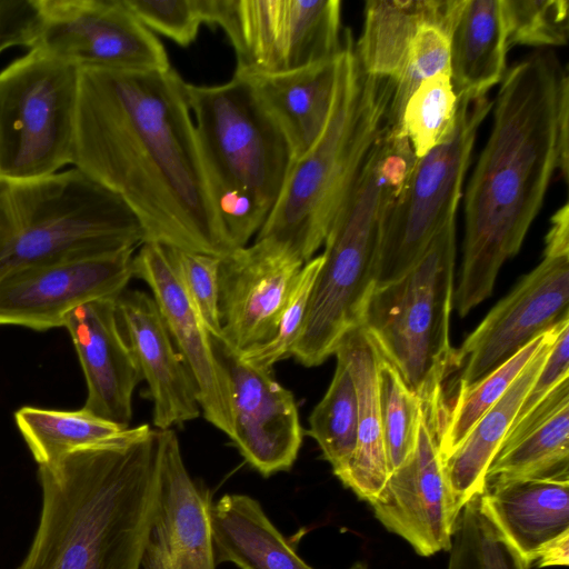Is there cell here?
Masks as SVG:
<instances>
[{"label":"cell","mask_w":569,"mask_h":569,"mask_svg":"<svg viewBox=\"0 0 569 569\" xmlns=\"http://www.w3.org/2000/svg\"><path fill=\"white\" fill-rule=\"evenodd\" d=\"M74 168L119 196L146 241L232 251L210 194L187 82L171 67L79 69Z\"/></svg>","instance_id":"obj_1"},{"label":"cell","mask_w":569,"mask_h":569,"mask_svg":"<svg viewBox=\"0 0 569 569\" xmlns=\"http://www.w3.org/2000/svg\"><path fill=\"white\" fill-rule=\"evenodd\" d=\"M493 121L465 193V238L453 307L460 317L491 296L520 250L553 173L568 182L569 78L552 51L505 73Z\"/></svg>","instance_id":"obj_2"},{"label":"cell","mask_w":569,"mask_h":569,"mask_svg":"<svg viewBox=\"0 0 569 569\" xmlns=\"http://www.w3.org/2000/svg\"><path fill=\"white\" fill-rule=\"evenodd\" d=\"M161 447V430L141 425L39 466V526L18 569H141Z\"/></svg>","instance_id":"obj_3"},{"label":"cell","mask_w":569,"mask_h":569,"mask_svg":"<svg viewBox=\"0 0 569 569\" xmlns=\"http://www.w3.org/2000/svg\"><path fill=\"white\" fill-rule=\"evenodd\" d=\"M395 86L363 69L352 33L345 30L327 127L293 162L256 239L279 244L303 263L313 258L388 123Z\"/></svg>","instance_id":"obj_4"},{"label":"cell","mask_w":569,"mask_h":569,"mask_svg":"<svg viewBox=\"0 0 569 569\" xmlns=\"http://www.w3.org/2000/svg\"><path fill=\"white\" fill-rule=\"evenodd\" d=\"M406 136L385 128L325 239L300 335L291 357L316 367L362 325L376 288L382 223L416 162Z\"/></svg>","instance_id":"obj_5"},{"label":"cell","mask_w":569,"mask_h":569,"mask_svg":"<svg viewBox=\"0 0 569 569\" xmlns=\"http://www.w3.org/2000/svg\"><path fill=\"white\" fill-rule=\"evenodd\" d=\"M186 88L219 221L231 250L246 247L279 199L291 149L248 78Z\"/></svg>","instance_id":"obj_6"},{"label":"cell","mask_w":569,"mask_h":569,"mask_svg":"<svg viewBox=\"0 0 569 569\" xmlns=\"http://www.w3.org/2000/svg\"><path fill=\"white\" fill-rule=\"evenodd\" d=\"M144 241L128 204L77 168L32 180L0 178V279L23 267Z\"/></svg>","instance_id":"obj_7"},{"label":"cell","mask_w":569,"mask_h":569,"mask_svg":"<svg viewBox=\"0 0 569 569\" xmlns=\"http://www.w3.org/2000/svg\"><path fill=\"white\" fill-rule=\"evenodd\" d=\"M455 259L456 216L403 276L375 288L365 311L361 326L417 395L445 383L452 370L449 328Z\"/></svg>","instance_id":"obj_8"},{"label":"cell","mask_w":569,"mask_h":569,"mask_svg":"<svg viewBox=\"0 0 569 569\" xmlns=\"http://www.w3.org/2000/svg\"><path fill=\"white\" fill-rule=\"evenodd\" d=\"M79 74L39 49L0 72V178L40 179L72 164Z\"/></svg>","instance_id":"obj_9"},{"label":"cell","mask_w":569,"mask_h":569,"mask_svg":"<svg viewBox=\"0 0 569 569\" xmlns=\"http://www.w3.org/2000/svg\"><path fill=\"white\" fill-rule=\"evenodd\" d=\"M492 107L487 94L458 97L455 127L417 159L380 233L376 287L403 276L440 228L456 216L477 132Z\"/></svg>","instance_id":"obj_10"},{"label":"cell","mask_w":569,"mask_h":569,"mask_svg":"<svg viewBox=\"0 0 569 569\" xmlns=\"http://www.w3.org/2000/svg\"><path fill=\"white\" fill-rule=\"evenodd\" d=\"M237 59L234 74L282 73L336 58L342 48L339 0H198Z\"/></svg>","instance_id":"obj_11"},{"label":"cell","mask_w":569,"mask_h":569,"mask_svg":"<svg viewBox=\"0 0 569 569\" xmlns=\"http://www.w3.org/2000/svg\"><path fill=\"white\" fill-rule=\"evenodd\" d=\"M419 397L417 442L411 457L390 472L369 502L376 518L422 557L449 551L458 517L448 485L441 441L448 416L443 383Z\"/></svg>","instance_id":"obj_12"},{"label":"cell","mask_w":569,"mask_h":569,"mask_svg":"<svg viewBox=\"0 0 569 569\" xmlns=\"http://www.w3.org/2000/svg\"><path fill=\"white\" fill-rule=\"evenodd\" d=\"M36 44L78 69L164 70L169 59L160 40L124 0H38Z\"/></svg>","instance_id":"obj_13"},{"label":"cell","mask_w":569,"mask_h":569,"mask_svg":"<svg viewBox=\"0 0 569 569\" xmlns=\"http://www.w3.org/2000/svg\"><path fill=\"white\" fill-rule=\"evenodd\" d=\"M133 251L73 256L11 271L0 279V326L47 331L63 327L77 307L117 300L133 277Z\"/></svg>","instance_id":"obj_14"},{"label":"cell","mask_w":569,"mask_h":569,"mask_svg":"<svg viewBox=\"0 0 569 569\" xmlns=\"http://www.w3.org/2000/svg\"><path fill=\"white\" fill-rule=\"evenodd\" d=\"M569 318V254L543 259L455 349L458 388L477 382L530 341Z\"/></svg>","instance_id":"obj_15"},{"label":"cell","mask_w":569,"mask_h":569,"mask_svg":"<svg viewBox=\"0 0 569 569\" xmlns=\"http://www.w3.org/2000/svg\"><path fill=\"white\" fill-rule=\"evenodd\" d=\"M211 343L228 383L230 439L262 476L289 470L303 436L292 392L272 377L271 370L243 361L223 339L211 337Z\"/></svg>","instance_id":"obj_16"},{"label":"cell","mask_w":569,"mask_h":569,"mask_svg":"<svg viewBox=\"0 0 569 569\" xmlns=\"http://www.w3.org/2000/svg\"><path fill=\"white\" fill-rule=\"evenodd\" d=\"M303 264L279 244L258 239L220 257L219 317L229 347L242 353L273 338Z\"/></svg>","instance_id":"obj_17"},{"label":"cell","mask_w":569,"mask_h":569,"mask_svg":"<svg viewBox=\"0 0 569 569\" xmlns=\"http://www.w3.org/2000/svg\"><path fill=\"white\" fill-rule=\"evenodd\" d=\"M132 274L151 289L170 337L190 372L203 417L230 437L232 417L226 373L214 356L211 337L163 246L143 242L133 256Z\"/></svg>","instance_id":"obj_18"},{"label":"cell","mask_w":569,"mask_h":569,"mask_svg":"<svg viewBox=\"0 0 569 569\" xmlns=\"http://www.w3.org/2000/svg\"><path fill=\"white\" fill-rule=\"evenodd\" d=\"M120 330L130 347L153 403L158 430L200 416L197 391L190 372L174 349L153 297L126 289L116 300Z\"/></svg>","instance_id":"obj_19"},{"label":"cell","mask_w":569,"mask_h":569,"mask_svg":"<svg viewBox=\"0 0 569 569\" xmlns=\"http://www.w3.org/2000/svg\"><path fill=\"white\" fill-rule=\"evenodd\" d=\"M86 383L83 408L130 428L132 395L141 373L118 323L116 300L101 299L73 309L64 319Z\"/></svg>","instance_id":"obj_20"},{"label":"cell","mask_w":569,"mask_h":569,"mask_svg":"<svg viewBox=\"0 0 569 569\" xmlns=\"http://www.w3.org/2000/svg\"><path fill=\"white\" fill-rule=\"evenodd\" d=\"M157 512L151 536L170 569H214L210 503L191 480L172 429L161 430Z\"/></svg>","instance_id":"obj_21"},{"label":"cell","mask_w":569,"mask_h":569,"mask_svg":"<svg viewBox=\"0 0 569 569\" xmlns=\"http://www.w3.org/2000/svg\"><path fill=\"white\" fill-rule=\"evenodd\" d=\"M481 500L529 567L543 545L569 530V477L496 482L485 488Z\"/></svg>","instance_id":"obj_22"},{"label":"cell","mask_w":569,"mask_h":569,"mask_svg":"<svg viewBox=\"0 0 569 569\" xmlns=\"http://www.w3.org/2000/svg\"><path fill=\"white\" fill-rule=\"evenodd\" d=\"M338 57L288 72L243 76L283 132L295 161L313 147L327 127Z\"/></svg>","instance_id":"obj_23"},{"label":"cell","mask_w":569,"mask_h":569,"mask_svg":"<svg viewBox=\"0 0 569 569\" xmlns=\"http://www.w3.org/2000/svg\"><path fill=\"white\" fill-rule=\"evenodd\" d=\"M569 318L548 330L540 348L503 395L477 421L460 446L443 461L445 471L459 513L472 497L485 491L489 465L498 452L530 387L539 375L561 328Z\"/></svg>","instance_id":"obj_24"},{"label":"cell","mask_w":569,"mask_h":569,"mask_svg":"<svg viewBox=\"0 0 569 569\" xmlns=\"http://www.w3.org/2000/svg\"><path fill=\"white\" fill-rule=\"evenodd\" d=\"M335 355L348 365L358 399L357 445L347 469L338 477L360 499L370 502L389 471L378 389V351L362 326L348 332Z\"/></svg>","instance_id":"obj_25"},{"label":"cell","mask_w":569,"mask_h":569,"mask_svg":"<svg viewBox=\"0 0 569 569\" xmlns=\"http://www.w3.org/2000/svg\"><path fill=\"white\" fill-rule=\"evenodd\" d=\"M466 0H369L356 51L372 76L397 80L407 53L422 24H432L451 36Z\"/></svg>","instance_id":"obj_26"},{"label":"cell","mask_w":569,"mask_h":569,"mask_svg":"<svg viewBox=\"0 0 569 569\" xmlns=\"http://www.w3.org/2000/svg\"><path fill=\"white\" fill-rule=\"evenodd\" d=\"M214 559L241 569H313L246 495L222 496L210 506Z\"/></svg>","instance_id":"obj_27"},{"label":"cell","mask_w":569,"mask_h":569,"mask_svg":"<svg viewBox=\"0 0 569 569\" xmlns=\"http://www.w3.org/2000/svg\"><path fill=\"white\" fill-rule=\"evenodd\" d=\"M501 0H466L450 36V79L458 97L483 96L506 73Z\"/></svg>","instance_id":"obj_28"},{"label":"cell","mask_w":569,"mask_h":569,"mask_svg":"<svg viewBox=\"0 0 569 569\" xmlns=\"http://www.w3.org/2000/svg\"><path fill=\"white\" fill-rule=\"evenodd\" d=\"M14 421L39 466L79 448L111 440L128 429L84 408L54 410L24 406L14 412Z\"/></svg>","instance_id":"obj_29"},{"label":"cell","mask_w":569,"mask_h":569,"mask_svg":"<svg viewBox=\"0 0 569 569\" xmlns=\"http://www.w3.org/2000/svg\"><path fill=\"white\" fill-rule=\"evenodd\" d=\"M553 477H569V402L498 450L486 472L485 488L507 480Z\"/></svg>","instance_id":"obj_30"},{"label":"cell","mask_w":569,"mask_h":569,"mask_svg":"<svg viewBox=\"0 0 569 569\" xmlns=\"http://www.w3.org/2000/svg\"><path fill=\"white\" fill-rule=\"evenodd\" d=\"M335 356L333 377L311 411L307 433L316 440L323 458L339 477L347 469L357 445L358 399L347 362L341 356Z\"/></svg>","instance_id":"obj_31"},{"label":"cell","mask_w":569,"mask_h":569,"mask_svg":"<svg viewBox=\"0 0 569 569\" xmlns=\"http://www.w3.org/2000/svg\"><path fill=\"white\" fill-rule=\"evenodd\" d=\"M449 552L447 569H529L493 523L483 507L481 493L461 508Z\"/></svg>","instance_id":"obj_32"},{"label":"cell","mask_w":569,"mask_h":569,"mask_svg":"<svg viewBox=\"0 0 569 569\" xmlns=\"http://www.w3.org/2000/svg\"><path fill=\"white\" fill-rule=\"evenodd\" d=\"M547 332L535 338L477 382L458 388L453 403L448 405V416L441 441L443 461L460 446L477 421L519 376L545 341Z\"/></svg>","instance_id":"obj_33"},{"label":"cell","mask_w":569,"mask_h":569,"mask_svg":"<svg viewBox=\"0 0 569 569\" xmlns=\"http://www.w3.org/2000/svg\"><path fill=\"white\" fill-rule=\"evenodd\" d=\"M458 98L450 74L425 79L410 94L401 116L400 129L416 159L439 146L455 127Z\"/></svg>","instance_id":"obj_34"},{"label":"cell","mask_w":569,"mask_h":569,"mask_svg":"<svg viewBox=\"0 0 569 569\" xmlns=\"http://www.w3.org/2000/svg\"><path fill=\"white\" fill-rule=\"evenodd\" d=\"M378 389L387 466L390 473L413 453L419 425V397L407 386L396 367L379 351Z\"/></svg>","instance_id":"obj_35"},{"label":"cell","mask_w":569,"mask_h":569,"mask_svg":"<svg viewBox=\"0 0 569 569\" xmlns=\"http://www.w3.org/2000/svg\"><path fill=\"white\" fill-rule=\"evenodd\" d=\"M567 0H501L508 49L565 46L569 36Z\"/></svg>","instance_id":"obj_36"},{"label":"cell","mask_w":569,"mask_h":569,"mask_svg":"<svg viewBox=\"0 0 569 569\" xmlns=\"http://www.w3.org/2000/svg\"><path fill=\"white\" fill-rule=\"evenodd\" d=\"M438 73L450 74V37L440 28L422 24L409 47L401 74L396 80L388 126L400 129L403 108L421 81Z\"/></svg>","instance_id":"obj_37"},{"label":"cell","mask_w":569,"mask_h":569,"mask_svg":"<svg viewBox=\"0 0 569 569\" xmlns=\"http://www.w3.org/2000/svg\"><path fill=\"white\" fill-rule=\"evenodd\" d=\"M322 261L323 257L319 254L303 264L281 312L276 335L269 342L239 353L243 361L271 370L277 362L291 357Z\"/></svg>","instance_id":"obj_38"},{"label":"cell","mask_w":569,"mask_h":569,"mask_svg":"<svg viewBox=\"0 0 569 569\" xmlns=\"http://www.w3.org/2000/svg\"><path fill=\"white\" fill-rule=\"evenodd\" d=\"M164 252L209 335L223 339L219 317L220 257L163 246Z\"/></svg>","instance_id":"obj_39"},{"label":"cell","mask_w":569,"mask_h":569,"mask_svg":"<svg viewBox=\"0 0 569 569\" xmlns=\"http://www.w3.org/2000/svg\"><path fill=\"white\" fill-rule=\"evenodd\" d=\"M130 11L149 30L187 47L203 23L198 0H124Z\"/></svg>","instance_id":"obj_40"},{"label":"cell","mask_w":569,"mask_h":569,"mask_svg":"<svg viewBox=\"0 0 569 569\" xmlns=\"http://www.w3.org/2000/svg\"><path fill=\"white\" fill-rule=\"evenodd\" d=\"M39 28L38 0H0V54L12 47L31 50Z\"/></svg>","instance_id":"obj_41"},{"label":"cell","mask_w":569,"mask_h":569,"mask_svg":"<svg viewBox=\"0 0 569 569\" xmlns=\"http://www.w3.org/2000/svg\"><path fill=\"white\" fill-rule=\"evenodd\" d=\"M569 378V321L556 338L546 361L526 395L513 422L526 416L562 380ZM512 422V423H513ZM512 426V425H511Z\"/></svg>","instance_id":"obj_42"},{"label":"cell","mask_w":569,"mask_h":569,"mask_svg":"<svg viewBox=\"0 0 569 569\" xmlns=\"http://www.w3.org/2000/svg\"><path fill=\"white\" fill-rule=\"evenodd\" d=\"M546 254H569V204L566 202L551 217V226L546 236Z\"/></svg>","instance_id":"obj_43"},{"label":"cell","mask_w":569,"mask_h":569,"mask_svg":"<svg viewBox=\"0 0 569 569\" xmlns=\"http://www.w3.org/2000/svg\"><path fill=\"white\" fill-rule=\"evenodd\" d=\"M538 568L549 566H568L569 562V530L543 545L536 555Z\"/></svg>","instance_id":"obj_44"},{"label":"cell","mask_w":569,"mask_h":569,"mask_svg":"<svg viewBox=\"0 0 569 569\" xmlns=\"http://www.w3.org/2000/svg\"><path fill=\"white\" fill-rule=\"evenodd\" d=\"M350 569H367V567L363 563H355Z\"/></svg>","instance_id":"obj_45"}]
</instances>
